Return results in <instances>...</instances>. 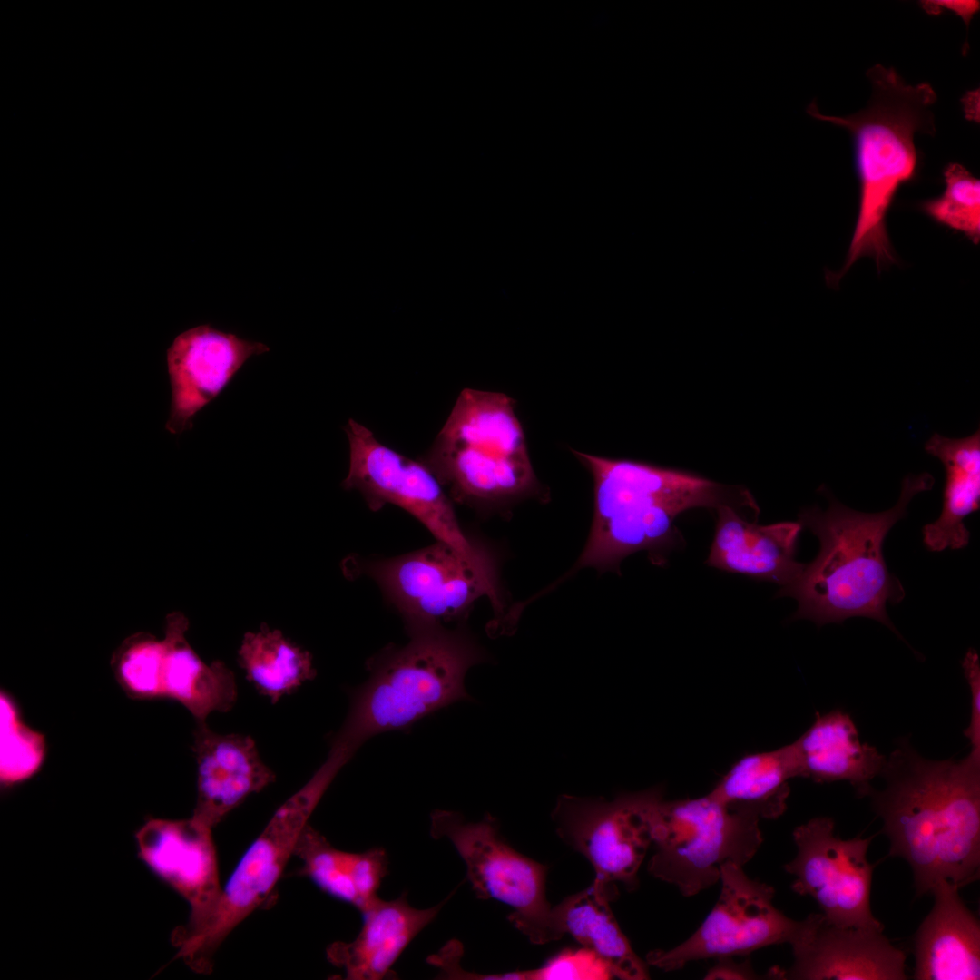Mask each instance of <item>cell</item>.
Segmentation results:
<instances>
[{
	"instance_id": "10",
	"label": "cell",
	"mask_w": 980,
	"mask_h": 980,
	"mask_svg": "<svg viewBox=\"0 0 980 980\" xmlns=\"http://www.w3.org/2000/svg\"><path fill=\"white\" fill-rule=\"evenodd\" d=\"M326 789L310 779L273 815L240 858L222 888L205 928L179 948L178 957L194 971L209 974L213 956L230 934L270 896L304 827Z\"/></svg>"
},
{
	"instance_id": "21",
	"label": "cell",
	"mask_w": 980,
	"mask_h": 980,
	"mask_svg": "<svg viewBox=\"0 0 980 980\" xmlns=\"http://www.w3.org/2000/svg\"><path fill=\"white\" fill-rule=\"evenodd\" d=\"M946 881L930 891L933 906L914 938L916 980L980 979V925Z\"/></svg>"
},
{
	"instance_id": "28",
	"label": "cell",
	"mask_w": 980,
	"mask_h": 980,
	"mask_svg": "<svg viewBox=\"0 0 980 980\" xmlns=\"http://www.w3.org/2000/svg\"><path fill=\"white\" fill-rule=\"evenodd\" d=\"M293 856L301 862L300 873L328 895L359 909L354 884V853L334 848L309 823L297 840Z\"/></svg>"
},
{
	"instance_id": "3",
	"label": "cell",
	"mask_w": 980,
	"mask_h": 980,
	"mask_svg": "<svg viewBox=\"0 0 980 980\" xmlns=\"http://www.w3.org/2000/svg\"><path fill=\"white\" fill-rule=\"evenodd\" d=\"M933 484L928 473L906 476L897 503L884 512H858L831 497L826 510H802L798 522L818 538L820 548L799 577L778 593L797 601L793 617L818 625L868 617L900 636L886 605L902 601L905 590L887 570L883 542L891 527L906 515L913 497L931 489Z\"/></svg>"
},
{
	"instance_id": "33",
	"label": "cell",
	"mask_w": 980,
	"mask_h": 980,
	"mask_svg": "<svg viewBox=\"0 0 980 980\" xmlns=\"http://www.w3.org/2000/svg\"><path fill=\"white\" fill-rule=\"evenodd\" d=\"M962 667L971 697L970 720L964 734L970 742L971 750L980 752V663L976 651L968 650L963 659Z\"/></svg>"
},
{
	"instance_id": "13",
	"label": "cell",
	"mask_w": 980,
	"mask_h": 980,
	"mask_svg": "<svg viewBox=\"0 0 980 980\" xmlns=\"http://www.w3.org/2000/svg\"><path fill=\"white\" fill-rule=\"evenodd\" d=\"M742 867L732 863L722 867L719 899L700 927L673 948L649 952L648 965L673 971L689 962L747 956L769 946L790 945L801 920L779 910L773 904L774 888L750 878Z\"/></svg>"
},
{
	"instance_id": "2",
	"label": "cell",
	"mask_w": 980,
	"mask_h": 980,
	"mask_svg": "<svg viewBox=\"0 0 980 980\" xmlns=\"http://www.w3.org/2000/svg\"><path fill=\"white\" fill-rule=\"evenodd\" d=\"M573 453L593 476V518L573 568L543 594L585 567L617 572L621 562L637 552H647L654 564H662L681 544L674 521L687 510L729 505L758 511L742 487L646 463Z\"/></svg>"
},
{
	"instance_id": "25",
	"label": "cell",
	"mask_w": 980,
	"mask_h": 980,
	"mask_svg": "<svg viewBox=\"0 0 980 980\" xmlns=\"http://www.w3.org/2000/svg\"><path fill=\"white\" fill-rule=\"evenodd\" d=\"M187 618L179 612L166 618L162 697L184 705L199 722L212 711L226 712L237 699L233 672L222 662L206 664L186 639Z\"/></svg>"
},
{
	"instance_id": "16",
	"label": "cell",
	"mask_w": 980,
	"mask_h": 980,
	"mask_svg": "<svg viewBox=\"0 0 980 980\" xmlns=\"http://www.w3.org/2000/svg\"><path fill=\"white\" fill-rule=\"evenodd\" d=\"M884 929L839 926L811 913L790 943L793 963L768 976L795 980H906V955Z\"/></svg>"
},
{
	"instance_id": "35",
	"label": "cell",
	"mask_w": 980,
	"mask_h": 980,
	"mask_svg": "<svg viewBox=\"0 0 980 980\" xmlns=\"http://www.w3.org/2000/svg\"><path fill=\"white\" fill-rule=\"evenodd\" d=\"M922 5L925 11L932 15L939 13L942 9L952 11L960 16L966 25L969 24L980 6L978 1L971 0H930L922 2Z\"/></svg>"
},
{
	"instance_id": "7",
	"label": "cell",
	"mask_w": 980,
	"mask_h": 980,
	"mask_svg": "<svg viewBox=\"0 0 980 980\" xmlns=\"http://www.w3.org/2000/svg\"><path fill=\"white\" fill-rule=\"evenodd\" d=\"M760 818L731 808L710 793L695 799H662L652 824V876L692 897L720 881L722 867H743L763 838Z\"/></svg>"
},
{
	"instance_id": "29",
	"label": "cell",
	"mask_w": 980,
	"mask_h": 980,
	"mask_svg": "<svg viewBox=\"0 0 980 980\" xmlns=\"http://www.w3.org/2000/svg\"><path fill=\"white\" fill-rule=\"evenodd\" d=\"M945 190L936 198L920 204L923 212L936 222L958 231L978 244L980 240V181L960 163L944 170Z\"/></svg>"
},
{
	"instance_id": "31",
	"label": "cell",
	"mask_w": 980,
	"mask_h": 980,
	"mask_svg": "<svg viewBox=\"0 0 980 980\" xmlns=\"http://www.w3.org/2000/svg\"><path fill=\"white\" fill-rule=\"evenodd\" d=\"M44 756V737L19 720L16 708L1 694V780L14 783L32 776Z\"/></svg>"
},
{
	"instance_id": "8",
	"label": "cell",
	"mask_w": 980,
	"mask_h": 980,
	"mask_svg": "<svg viewBox=\"0 0 980 980\" xmlns=\"http://www.w3.org/2000/svg\"><path fill=\"white\" fill-rule=\"evenodd\" d=\"M356 573L367 574L402 615L407 630L462 620L474 603L487 597L498 618L504 601L494 558H472L437 541L393 558L364 561Z\"/></svg>"
},
{
	"instance_id": "24",
	"label": "cell",
	"mask_w": 980,
	"mask_h": 980,
	"mask_svg": "<svg viewBox=\"0 0 980 980\" xmlns=\"http://www.w3.org/2000/svg\"><path fill=\"white\" fill-rule=\"evenodd\" d=\"M925 450L938 458L946 482L939 517L923 529L924 543L934 552L967 545L970 534L965 518L980 505V428L963 438H949L935 433Z\"/></svg>"
},
{
	"instance_id": "12",
	"label": "cell",
	"mask_w": 980,
	"mask_h": 980,
	"mask_svg": "<svg viewBox=\"0 0 980 980\" xmlns=\"http://www.w3.org/2000/svg\"><path fill=\"white\" fill-rule=\"evenodd\" d=\"M662 799L660 788L621 794L611 801L562 795L552 817L559 837L592 865L594 879L614 888L617 882L633 888L652 845V824Z\"/></svg>"
},
{
	"instance_id": "18",
	"label": "cell",
	"mask_w": 980,
	"mask_h": 980,
	"mask_svg": "<svg viewBox=\"0 0 980 980\" xmlns=\"http://www.w3.org/2000/svg\"><path fill=\"white\" fill-rule=\"evenodd\" d=\"M194 751L198 799L192 817L211 828L248 796L275 780L274 772L261 760L249 736L218 734L200 722Z\"/></svg>"
},
{
	"instance_id": "4",
	"label": "cell",
	"mask_w": 980,
	"mask_h": 980,
	"mask_svg": "<svg viewBox=\"0 0 980 980\" xmlns=\"http://www.w3.org/2000/svg\"><path fill=\"white\" fill-rule=\"evenodd\" d=\"M867 78L871 96L858 113L828 115L815 101L807 107L809 116L848 130L855 146L858 212L843 267L826 275L830 286L864 256L874 259L878 270L897 263L886 218L899 187L916 172V133L935 132L931 108L937 97L929 83L907 84L893 68L881 64L871 67Z\"/></svg>"
},
{
	"instance_id": "5",
	"label": "cell",
	"mask_w": 980,
	"mask_h": 980,
	"mask_svg": "<svg viewBox=\"0 0 980 980\" xmlns=\"http://www.w3.org/2000/svg\"><path fill=\"white\" fill-rule=\"evenodd\" d=\"M407 631L406 645L386 647L368 661L369 678L352 697L327 761L331 767L339 769L374 735L405 730L441 708L470 700L466 673L486 660L471 635L441 625Z\"/></svg>"
},
{
	"instance_id": "32",
	"label": "cell",
	"mask_w": 980,
	"mask_h": 980,
	"mask_svg": "<svg viewBox=\"0 0 980 980\" xmlns=\"http://www.w3.org/2000/svg\"><path fill=\"white\" fill-rule=\"evenodd\" d=\"M612 976L607 966L591 951L565 950L544 966L529 970V980L602 979Z\"/></svg>"
},
{
	"instance_id": "11",
	"label": "cell",
	"mask_w": 980,
	"mask_h": 980,
	"mask_svg": "<svg viewBox=\"0 0 980 980\" xmlns=\"http://www.w3.org/2000/svg\"><path fill=\"white\" fill-rule=\"evenodd\" d=\"M344 430L350 450L348 474L342 482L345 489L359 491L373 511L387 504L397 505L423 524L437 541L472 558L491 556L466 535L452 499L426 465L384 445L352 418Z\"/></svg>"
},
{
	"instance_id": "14",
	"label": "cell",
	"mask_w": 980,
	"mask_h": 980,
	"mask_svg": "<svg viewBox=\"0 0 980 980\" xmlns=\"http://www.w3.org/2000/svg\"><path fill=\"white\" fill-rule=\"evenodd\" d=\"M873 838L843 839L829 817L798 826L793 831L797 854L784 866L795 877L792 890L812 897L831 924L884 929L870 906L876 865L868 861L867 851Z\"/></svg>"
},
{
	"instance_id": "20",
	"label": "cell",
	"mask_w": 980,
	"mask_h": 980,
	"mask_svg": "<svg viewBox=\"0 0 980 980\" xmlns=\"http://www.w3.org/2000/svg\"><path fill=\"white\" fill-rule=\"evenodd\" d=\"M715 533L706 564L730 573L779 584L793 583L802 572L796 546L802 525L780 522L767 525L750 523L729 505L716 509Z\"/></svg>"
},
{
	"instance_id": "1",
	"label": "cell",
	"mask_w": 980,
	"mask_h": 980,
	"mask_svg": "<svg viewBox=\"0 0 980 980\" xmlns=\"http://www.w3.org/2000/svg\"><path fill=\"white\" fill-rule=\"evenodd\" d=\"M867 797L883 824L890 857L909 865L916 897L939 882L959 889L980 873V752L935 760L902 739Z\"/></svg>"
},
{
	"instance_id": "9",
	"label": "cell",
	"mask_w": 980,
	"mask_h": 980,
	"mask_svg": "<svg viewBox=\"0 0 980 980\" xmlns=\"http://www.w3.org/2000/svg\"><path fill=\"white\" fill-rule=\"evenodd\" d=\"M430 835L452 843L477 897L509 906L508 920L532 943L556 940L553 906L545 894L546 867L511 847L494 817L469 822L458 812L436 809L430 816Z\"/></svg>"
},
{
	"instance_id": "34",
	"label": "cell",
	"mask_w": 980,
	"mask_h": 980,
	"mask_svg": "<svg viewBox=\"0 0 980 980\" xmlns=\"http://www.w3.org/2000/svg\"><path fill=\"white\" fill-rule=\"evenodd\" d=\"M718 962L706 973V980H751L761 978L754 971L750 959L737 962L733 956L718 957Z\"/></svg>"
},
{
	"instance_id": "22",
	"label": "cell",
	"mask_w": 980,
	"mask_h": 980,
	"mask_svg": "<svg viewBox=\"0 0 980 980\" xmlns=\"http://www.w3.org/2000/svg\"><path fill=\"white\" fill-rule=\"evenodd\" d=\"M799 777L818 783L847 781L867 797L887 757L861 742L850 716L839 710L817 714L811 726L792 742Z\"/></svg>"
},
{
	"instance_id": "26",
	"label": "cell",
	"mask_w": 980,
	"mask_h": 980,
	"mask_svg": "<svg viewBox=\"0 0 980 980\" xmlns=\"http://www.w3.org/2000/svg\"><path fill=\"white\" fill-rule=\"evenodd\" d=\"M799 777L792 743L739 759L710 792L728 807L760 818H777L787 808L789 780Z\"/></svg>"
},
{
	"instance_id": "27",
	"label": "cell",
	"mask_w": 980,
	"mask_h": 980,
	"mask_svg": "<svg viewBox=\"0 0 980 980\" xmlns=\"http://www.w3.org/2000/svg\"><path fill=\"white\" fill-rule=\"evenodd\" d=\"M239 661L248 680L272 702L316 675L310 653L268 626L245 633Z\"/></svg>"
},
{
	"instance_id": "36",
	"label": "cell",
	"mask_w": 980,
	"mask_h": 980,
	"mask_svg": "<svg viewBox=\"0 0 980 980\" xmlns=\"http://www.w3.org/2000/svg\"><path fill=\"white\" fill-rule=\"evenodd\" d=\"M965 112L969 119L978 120L979 115V92L973 91L966 93L963 98Z\"/></svg>"
},
{
	"instance_id": "6",
	"label": "cell",
	"mask_w": 980,
	"mask_h": 980,
	"mask_svg": "<svg viewBox=\"0 0 980 980\" xmlns=\"http://www.w3.org/2000/svg\"><path fill=\"white\" fill-rule=\"evenodd\" d=\"M419 460L451 499L472 506L502 507L540 489L514 401L500 392L463 389Z\"/></svg>"
},
{
	"instance_id": "19",
	"label": "cell",
	"mask_w": 980,
	"mask_h": 980,
	"mask_svg": "<svg viewBox=\"0 0 980 980\" xmlns=\"http://www.w3.org/2000/svg\"><path fill=\"white\" fill-rule=\"evenodd\" d=\"M449 898L418 909L409 905L405 894L388 901L377 897L361 912L363 926L358 936L350 942L330 944L327 958L344 971L347 980L393 978L397 960Z\"/></svg>"
},
{
	"instance_id": "17",
	"label": "cell",
	"mask_w": 980,
	"mask_h": 980,
	"mask_svg": "<svg viewBox=\"0 0 980 980\" xmlns=\"http://www.w3.org/2000/svg\"><path fill=\"white\" fill-rule=\"evenodd\" d=\"M269 350L263 343L210 325L177 336L167 350L172 399L165 428L180 435L192 427L195 415L219 395L246 360Z\"/></svg>"
},
{
	"instance_id": "30",
	"label": "cell",
	"mask_w": 980,
	"mask_h": 980,
	"mask_svg": "<svg viewBox=\"0 0 980 980\" xmlns=\"http://www.w3.org/2000/svg\"><path fill=\"white\" fill-rule=\"evenodd\" d=\"M166 643L146 632L131 635L115 651L112 665L115 676L131 696L162 697V675Z\"/></svg>"
},
{
	"instance_id": "15",
	"label": "cell",
	"mask_w": 980,
	"mask_h": 980,
	"mask_svg": "<svg viewBox=\"0 0 980 980\" xmlns=\"http://www.w3.org/2000/svg\"><path fill=\"white\" fill-rule=\"evenodd\" d=\"M211 829L194 817L152 819L136 836L143 861L191 906L187 926L173 934L179 947L205 928L221 897Z\"/></svg>"
},
{
	"instance_id": "23",
	"label": "cell",
	"mask_w": 980,
	"mask_h": 980,
	"mask_svg": "<svg viewBox=\"0 0 980 980\" xmlns=\"http://www.w3.org/2000/svg\"><path fill=\"white\" fill-rule=\"evenodd\" d=\"M616 888L598 880L552 907L556 939L568 934L595 955L612 976L623 980L649 978L645 963L621 930L610 901Z\"/></svg>"
}]
</instances>
